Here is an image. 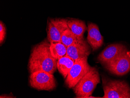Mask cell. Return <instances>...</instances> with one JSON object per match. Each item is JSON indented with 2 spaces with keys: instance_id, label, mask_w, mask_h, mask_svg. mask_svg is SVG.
Here are the masks:
<instances>
[{
  "instance_id": "cell-1",
  "label": "cell",
  "mask_w": 130,
  "mask_h": 98,
  "mask_svg": "<svg viewBox=\"0 0 130 98\" xmlns=\"http://www.w3.org/2000/svg\"><path fill=\"white\" fill-rule=\"evenodd\" d=\"M50 46V42L45 39L33 47L28 63L30 74L45 71L53 74L56 71L57 60L52 54Z\"/></svg>"
},
{
  "instance_id": "cell-2",
  "label": "cell",
  "mask_w": 130,
  "mask_h": 98,
  "mask_svg": "<svg viewBox=\"0 0 130 98\" xmlns=\"http://www.w3.org/2000/svg\"><path fill=\"white\" fill-rule=\"evenodd\" d=\"M100 83V77L98 69L91 67L88 71L72 89L76 98H88L92 95L97 85Z\"/></svg>"
},
{
  "instance_id": "cell-3",
  "label": "cell",
  "mask_w": 130,
  "mask_h": 98,
  "mask_svg": "<svg viewBox=\"0 0 130 98\" xmlns=\"http://www.w3.org/2000/svg\"><path fill=\"white\" fill-rule=\"evenodd\" d=\"M104 95L102 98H130V87L124 80L102 76Z\"/></svg>"
},
{
  "instance_id": "cell-4",
  "label": "cell",
  "mask_w": 130,
  "mask_h": 98,
  "mask_svg": "<svg viewBox=\"0 0 130 98\" xmlns=\"http://www.w3.org/2000/svg\"><path fill=\"white\" fill-rule=\"evenodd\" d=\"M29 82L31 87L38 90L50 91L56 87V81L53 74L45 71L30 74Z\"/></svg>"
},
{
  "instance_id": "cell-5",
  "label": "cell",
  "mask_w": 130,
  "mask_h": 98,
  "mask_svg": "<svg viewBox=\"0 0 130 98\" xmlns=\"http://www.w3.org/2000/svg\"><path fill=\"white\" fill-rule=\"evenodd\" d=\"M87 58H81L74 61L65 79V84L69 88H73L90 70L91 66L88 64Z\"/></svg>"
},
{
  "instance_id": "cell-6",
  "label": "cell",
  "mask_w": 130,
  "mask_h": 98,
  "mask_svg": "<svg viewBox=\"0 0 130 98\" xmlns=\"http://www.w3.org/2000/svg\"><path fill=\"white\" fill-rule=\"evenodd\" d=\"M105 68L110 73L118 76H122L130 71V52L128 50L122 53Z\"/></svg>"
},
{
  "instance_id": "cell-7",
  "label": "cell",
  "mask_w": 130,
  "mask_h": 98,
  "mask_svg": "<svg viewBox=\"0 0 130 98\" xmlns=\"http://www.w3.org/2000/svg\"><path fill=\"white\" fill-rule=\"evenodd\" d=\"M68 19H53L49 20L47 25V39L50 43L61 41L62 34L68 28Z\"/></svg>"
},
{
  "instance_id": "cell-8",
  "label": "cell",
  "mask_w": 130,
  "mask_h": 98,
  "mask_svg": "<svg viewBox=\"0 0 130 98\" xmlns=\"http://www.w3.org/2000/svg\"><path fill=\"white\" fill-rule=\"evenodd\" d=\"M127 50L126 47L122 44L109 45L99 54L98 57V61L105 66L115 60Z\"/></svg>"
},
{
  "instance_id": "cell-9",
  "label": "cell",
  "mask_w": 130,
  "mask_h": 98,
  "mask_svg": "<svg viewBox=\"0 0 130 98\" xmlns=\"http://www.w3.org/2000/svg\"><path fill=\"white\" fill-rule=\"evenodd\" d=\"M90 47L87 41L84 38L68 47L67 55L74 61L81 58H88L91 53Z\"/></svg>"
},
{
  "instance_id": "cell-10",
  "label": "cell",
  "mask_w": 130,
  "mask_h": 98,
  "mask_svg": "<svg viewBox=\"0 0 130 98\" xmlns=\"http://www.w3.org/2000/svg\"><path fill=\"white\" fill-rule=\"evenodd\" d=\"M87 30V41L93 50L95 51L103 45V37L100 33L98 26L93 23H88Z\"/></svg>"
},
{
  "instance_id": "cell-11",
  "label": "cell",
  "mask_w": 130,
  "mask_h": 98,
  "mask_svg": "<svg viewBox=\"0 0 130 98\" xmlns=\"http://www.w3.org/2000/svg\"><path fill=\"white\" fill-rule=\"evenodd\" d=\"M67 24L69 28L79 38L84 39V33L87 27L84 21L76 19H68Z\"/></svg>"
},
{
  "instance_id": "cell-12",
  "label": "cell",
  "mask_w": 130,
  "mask_h": 98,
  "mask_svg": "<svg viewBox=\"0 0 130 98\" xmlns=\"http://www.w3.org/2000/svg\"><path fill=\"white\" fill-rule=\"evenodd\" d=\"M74 61L68 55L58 59L57 61V68L64 79L73 65Z\"/></svg>"
},
{
  "instance_id": "cell-13",
  "label": "cell",
  "mask_w": 130,
  "mask_h": 98,
  "mask_svg": "<svg viewBox=\"0 0 130 98\" xmlns=\"http://www.w3.org/2000/svg\"><path fill=\"white\" fill-rule=\"evenodd\" d=\"M67 49V47L61 41H53L50 43L51 53L56 60L66 55Z\"/></svg>"
},
{
  "instance_id": "cell-14",
  "label": "cell",
  "mask_w": 130,
  "mask_h": 98,
  "mask_svg": "<svg viewBox=\"0 0 130 98\" xmlns=\"http://www.w3.org/2000/svg\"><path fill=\"white\" fill-rule=\"evenodd\" d=\"M81 39H82L77 37L68 28L62 34L61 42L68 47Z\"/></svg>"
},
{
  "instance_id": "cell-15",
  "label": "cell",
  "mask_w": 130,
  "mask_h": 98,
  "mask_svg": "<svg viewBox=\"0 0 130 98\" xmlns=\"http://www.w3.org/2000/svg\"><path fill=\"white\" fill-rule=\"evenodd\" d=\"M6 36V28L3 22L1 21L0 22V44H2Z\"/></svg>"
},
{
  "instance_id": "cell-16",
  "label": "cell",
  "mask_w": 130,
  "mask_h": 98,
  "mask_svg": "<svg viewBox=\"0 0 130 98\" xmlns=\"http://www.w3.org/2000/svg\"><path fill=\"white\" fill-rule=\"evenodd\" d=\"M0 98H15L14 96H13L12 95H11L10 94L8 95V94H6V95H1L0 96Z\"/></svg>"
}]
</instances>
